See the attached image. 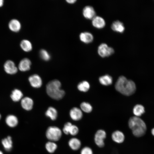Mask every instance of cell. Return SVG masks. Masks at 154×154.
Returning a JSON list of instances; mask_svg holds the SVG:
<instances>
[{
	"label": "cell",
	"instance_id": "cell-14",
	"mask_svg": "<svg viewBox=\"0 0 154 154\" xmlns=\"http://www.w3.org/2000/svg\"><path fill=\"white\" fill-rule=\"evenodd\" d=\"M8 26L9 29L15 33L19 32L21 28V24L20 22L16 19L11 20L9 23Z\"/></svg>",
	"mask_w": 154,
	"mask_h": 154
},
{
	"label": "cell",
	"instance_id": "cell-1",
	"mask_svg": "<svg viewBox=\"0 0 154 154\" xmlns=\"http://www.w3.org/2000/svg\"><path fill=\"white\" fill-rule=\"evenodd\" d=\"M116 90L121 94L130 96L133 94L136 90L135 83L132 80H128L124 76H120L115 85Z\"/></svg>",
	"mask_w": 154,
	"mask_h": 154
},
{
	"label": "cell",
	"instance_id": "cell-12",
	"mask_svg": "<svg viewBox=\"0 0 154 154\" xmlns=\"http://www.w3.org/2000/svg\"><path fill=\"white\" fill-rule=\"evenodd\" d=\"M92 24L93 26L98 29L104 28L106 25V22L104 19L102 17L96 16L92 20Z\"/></svg>",
	"mask_w": 154,
	"mask_h": 154
},
{
	"label": "cell",
	"instance_id": "cell-5",
	"mask_svg": "<svg viewBox=\"0 0 154 154\" xmlns=\"http://www.w3.org/2000/svg\"><path fill=\"white\" fill-rule=\"evenodd\" d=\"M98 53L102 58L108 57L114 54V50L111 47L109 46L105 43H102L98 46Z\"/></svg>",
	"mask_w": 154,
	"mask_h": 154
},
{
	"label": "cell",
	"instance_id": "cell-36",
	"mask_svg": "<svg viewBox=\"0 0 154 154\" xmlns=\"http://www.w3.org/2000/svg\"><path fill=\"white\" fill-rule=\"evenodd\" d=\"M0 154H3V153L0 150Z\"/></svg>",
	"mask_w": 154,
	"mask_h": 154
},
{
	"label": "cell",
	"instance_id": "cell-30",
	"mask_svg": "<svg viewBox=\"0 0 154 154\" xmlns=\"http://www.w3.org/2000/svg\"><path fill=\"white\" fill-rule=\"evenodd\" d=\"M78 131V127L75 125H72L70 127L69 133L71 135L74 136L76 135Z\"/></svg>",
	"mask_w": 154,
	"mask_h": 154
},
{
	"label": "cell",
	"instance_id": "cell-19",
	"mask_svg": "<svg viewBox=\"0 0 154 154\" xmlns=\"http://www.w3.org/2000/svg\"><path fill=\"white\" fill-rule=\"evenodd\" d=\"M5 122L9 126L14 127L17 125L18 121L17 117L13 115H9L7 116Z\"/></svg>",
	"mask_w": 154,
	"mask_h": 154
},
{
	"label": "cell",
	"instance_id": "cell-7",
	"mask_svg": "<svg viewBox=\"0 0 154 154\" xmlns=\"http://www.w3.org/2000/svg\"><path fill=\"white\" fill-rule=\"evenodd\" d=\"M3 67L5 72L9 74H14L18 71V68L16 66L14 62L11 60H7L4 64Z\"/></svg>",
	"mask_w": 154,
	"mask_h": 154
},
{
	"label": "cell",
	"instance_id": "cell-2",
	"mask_svg": "<svg viewBox=\"0 0 154 154\" xmlns=\"http://www.w3.org/2000/svg\"><path fill=\"white\" fill-rule=\"evenodd\" d=\"M61 84L58 80L49 81L46 84V91L47 94L50 98L56 100L61 99L64 96L65 91L60 89Z\"/></svg>",
	"mask_w": 154,
	"mask_h": 154
},
{
	"label": "cell",
	"instance_id": "cell-25",
	"mask_svg": "<svg viewBox=\"0 0 154 154\" xmlns=\"http://www.w3.org/2000/svg\"><path fill=\"white\" fill-rule=\"evenodd\" d=\"M145 112L144 107L140 104L136 105L133 109V113L135 116L139 117Z\"/></svg>",
	"mask_w": 154,
	"mask_h": 154
},
{
	"label": "cell",
	"instance_id": "cell-22",
	"mask_svg": "<svg viewBox=\"0 0 154 154\" xmlns=\"http://www.w3.org/2000/svg\"><path fill=\"white\" fill-rule=\"evenodd\" d=\"M21 48L25 52H29L32 50V45L31 42L29 40L23 39L22 40L20 44Z\"/></svg>",
	"mask_w": 154,
	"mask_h": 154
},
{
	"label": "cell",
	"instance_id": "cell-21",
	"mask_svg": "<svg viewBox=\"0 0 154 154\" xmlns=\"http://www.w3.org/2000/svg\"><path fill=\"white\" fill-rule=\"evenodd\" d=\"M68 145L72 149L74 150H77L80 147L81 142L78 139L76 138H72L69 140Z\"/></svg>",
	"mask_w": 154,
	"mask_h": 154
},
{
	"label": "cell",
	"instance_id": "cell-10",
	"mask_svg": "<svg viewBox=\"0 0 154 154\" xmlns=\"http://www.w3.org/2000/svg\"><path fill=\"white\" fill-rule=\"evenodd\" d=\"M31 64V61L29 59L27 58H24L19 62L18 68L22 72L28 71L30 70Z\"/></svg>",
	"mask_w": 154,
	"mask_h": 154
},
{
	"label": "cell",
	"instance_id": "cell-23",
	"mask_svg": "<svg viewBox=\"0 0 154 154\" xmlns=\"http://www.w3.org/2000/svg\"><path fill=\"white\" fill-rule=\"evenodd\" d=\"M45 115L46 116L49 117L52 120H55L57 117V111L52 107H50L46 111Z\"/></svg>",
	"mask_w": 154,
	"mask_h": 154
},
{
	"label": "cell",
	"instance_id": "cell-8",
	"mask_svg": "<svg viewBox=\"0 0 154 154\" xmlns=\"http://www.w3.org/2000/svg\"><path fill=\"white\" fill-rule=\"evenodd\" d=\"M82 14L85 18L89 20H92L96 16L94 8L90 5L86 6L84 8Z\"/></svg>",
	"mask_w": 154,
	"mask_h": 154
},
{
	"label": "cell",
	"instance_id": "cell-9",
	"mask_svg": "<svg viewBox=\"0 0 154 154\" xmlns=\"http://www.w3.org/2000/svg\"><path fill=\"white\" fill-rule=\"evenodd\" d=\"M28 80L31 86L34 88H39L42 85L41 78L37 74H34L30 76Z\"/></svg>",
	"mask_w": 154,
	"mask_h": 154
},
{
	"label": "cell",
	"instance_id": "cell-27",
	"mask_svg": "<svg viewBox=\"0 0 154 154\" xmlns=\"http://www.w3.org/2000/svg\"><path fill=\"white\" fill-rule=\"evenodd\" d=\"M57 145L54 142H48L45 144V148L47 151L50 153H54L56 149Z\"/></svg>",
	"mask_w": 154,
	"mask_h": 154
},
{
	"label": "cell",
	"instance_id": "cell-28",
	"mask_svg": "<svg viewBox=\"0 0 154 154\" xmlns=\"http://www.w3.org/2000/svg\"><path fill=\"white\" fill-rule=\"evenodd\" d=\"M81 109L86 113L91 112L92 110V107L89 103L85 102H82L80 105Z\"/></svg>",
	"mask_w": 154,
	"mask_h": 154
},
{
	"label": "cell",
	"instance_id": "cell-20",
	"mask_svg": "<svg viewBox=\"0 0 154 154\" xmlns=\"http://www.w3.org/2000/svg\"><path fill=\"white\" fill-rule=\"evenodd\" d=\"M100 83L102 85L108 86L111 85L113 82L112 77L110 75L106 74L100 77L99 78Z\"/></svg>",
	"mask_w": 154,
	"mask_h": 154
},
{
	"label": "cell",
	"instance_id": "cell-29",
	"mask_svg": "<svg viewBox=\"0 0 154 154\" xmlns=\"http://www.w3.org/2000/svg\"><path fill=\"white\" fill-rule=\"evenodd\" d=\"M39 55L42 59L45 61H48L50 58V54L46 50L44 49L40 51Z\"/></svg>",
	"mask_w": 154,
	"mask_h": 154
},
{
	"label": "cell",
	"instance_id": "cell-13",
	"mask_svg": "<svg viewBox=\"0 0 154 154\" xmlns=\"http://www.w3.org/2000/svg\"><path fill=\"white\" fill-rule=\"evenodd\" d=\"M33 103V100L28 97H24L21 100V105L22 108L27 111H30L32 109Z\"/></svg>",
	"mask_w": 154,
	"mask_h": 154
},
{
	"label": "cell",
	"instance_id": "cell-31",
	"mask_svg": "<svg viewBox=\"0 0 154 154\" xmlns=\"http://www.w3.org/2000/svg\"><path fill=\"white\" fill-rule=\"evenodd\" d=\"M72 125L71 123L70 122H66L64 124L62 130L63 132L65 134L68 135L69 134L70 129Z\"/></svg>",
	"mask_w": 154,
	"mask_h": 154
},
{
	"label": "cell",
	"instance_id": "cell-33",
	"mask_svg": "<svg viewBox=\"0 0 154 154\" xmlns=\"http://www.w3.org/2000/svg\"><path fill=\"white\" fill-rule=\"evenodd\" d=\"M66 1L67 3H68L70 4H74V3H75L76 1V0H66Z\"/></svg>",
	"mask_w": 154,
	"mask_h": 154
},
{
	"label": "cell",
	"instance_id": "cell-4",
	"mask_svg": "<svg viewBox=\"0 0 154 154\" xmlns=\"http://www.w3.org/2000/svg\"><path fill=\"white\" fill-rule=\"evenodd\" d=\"M62 131L60 128L55 126L48 127L46 132L47 138L51 141H58L61 137Z\"/></svg>",
	"mask_w": 154,
	"mask_h": 154
},
{
	"label": "cell",
	"instance_id": "cell-17",
	"mask_svg": "<svg viewBox=\"0 0 154 154\" xmlns=\"http://www.w3.org/2000/svg\"><path fill=\"white\" fill-rule=\"evenodd\" d=\"M112 138L114 142L119 143H123L125 139V136L123 133L119 130L114 131L112 134Z\"/></svg>",
	"mask_w": 154,
	"mask_h": 154
},
{
	"label": "cell",
	"instance_id": "cell-6",
	"mask_svg": "<svg viewBox=\"0 0 154 154\" xmlns=\"http://www.w3.org/2000/svg\"><path fill=\"white\" fill-rule=\"evenodd\" d=\"M106 134L105 131L103 129H99L96 132L94 140L96 144L100 147L104 146V140L106 138Z\"/></svg>",
	"mask_w": 154,
	"mask_h": 154
},
{
	"label": "cell",
	"instance_id": "cell-11",
	"mask_svg": "<svg viewBox=\"0 0 154 154\" xmlns=\"http://www.w3.org/2000/svg\"><path fill=\"white\" fill-rule=\"evenodd\" d=\"M69 114L71 118L76 121L79 120L83 116L82 112L81 110L76 107L72 108L70 110Z\"/></svg>",
	"mask_w": 154,
	"mask_h": 154
},
{
	"label": "cell",
	"instance_id": "cell-16",
	"mask_svg": "<svg viewBox=\"0 0 154 154\" xmlns=\"http://www.w3.org/2000/svg\"><path fill=\"white\" fill-rule=\"evenodd\" d=\"M80 40L85 44H89L92 42L94 40V36L90 32H85L81 33L79 35Z\"/></svg>",
	"mask_w": 154,
	"mask_h": 154
},
{
	"label": "cell",
	"instance_id": "cell-3",
	"mask_svg": "<svg viewBox=\"0 0 154 154\" xmlns=\"http://www.w3.org/2000/svg\"><path fill=\"white\" fill-rule=\"evenodd\" d=\"M128 124L135 136L140 137L145 134L147 130L146 125L144 121L139 117L135 116L131 117L128 121Z\"/></svg>",
	"mask_w": 154,
	"mask_h": 154
},
{
	"label": "cell",
	"instance_id": "cell-34",
	"mask_svg": "<svg viewBox=\"0 0 154 154\" xmlns=\"http://www.w3.org/2000/svg\"><path fill=\"white\" fill-rule=\"evenodd\" d=\"M4 1L3 0H0V7H1L3 5Z\"/></svg>",
	"mask_w": 154,
	"mask_h": 154
},
{
	"label": "cell",
	"instance_id": "cell-15",
	"mask_svg": "<svg viewBox=\"0 0 154 154\" xmlns=\"http://www.w3.org/2000/svg\"><path fill=\"white\" fill-rule=\"evenodd\" d=\"M111 27L114 31L120 33H123L125 30L123 23L119 20L114 21L112 23Z\"/></svg>",
	"mask_w": 154,
	"mask_h": 154
},
{
	"label": "cell",
	"instance_id": "cell-37",
	"mask_svg": "<svg viewBox=\"0 0 154 154\" xmlns=\"http://www.w3.org/2000/svg\"><path fill=\"white\" fill-rule=\"evenodd\" d=\"M1 114H0V119H1Z\"/></svg>",
	"mask_w": 154,
	"mask_h": 154
},
{
	"label": "cell",
	"instance_id": "cell-24",
	"mask_svg": "<svg viewBox=\"0 0 154 154\" xmlns=\"http://www.w3.org/2000/svg\"><path fill=\"white\" fill-rule=\"evenodd\" d=\"M1 143L5 150L9 151L11 150L12 147V141L11 136H8L2 139Z\"/></svg>",
	"mask_w": 154,
	"mask_h": 154
},
{
	"label": "cell",
	"instance_id": "cell-32",
	"mask_svg": "<svg viewBox=\"0 0 154 154\" xmlns=\"http://www.w3.org/2000/svg\"><path fill=\"white\" fill-rule=\"evenodd\" d=\"M80 154H93V152L91 148L88 147H85L81 150Z\"/></svg>",
	"mask_w": 154,
	"mask_h": 154
},
{
	"label": "cell",
	"instance_id": "cell-26",
	"mask_svg": "<svg viewBox=\"0 0 154 154\" xmlns=\"http://www.w3.org/2000/svg\"><path fill=\"white\" fill-rule=\"evenodd\" d=\"M90 88L89 83L86 81L80 82L77 85V88L80 91L84 92H87Z\"/></svg>",
	"mask_w": 154,
	"mask_h": 154
},
{
	"label": "cell",
	"instance_id": "cell-35",
	"mask_svg": "<svg viewBox=\"0 0 154 154\" xmlns=\"http://www.w3.org/2000/svg\"><path fill=\"white\" fill-rule=\"evenodd\" d=\"M151 133L152 135L154 136V128H153L151 130Z\"/></svg>",
	"mask_w": 154,
	"mask_h": 154
},
{
	"label": "cell",
	"instance_id": "cell-18",
	"mask_svg": "<svg viewBox=\"0 0 154 154\" xmlns=\"http://www.w3.org/2000/svg\"><path fill=\"white\" fill-rule=\"evenodd\" d=\"M10 96L13 102H16L21 100L23 98V94L20 90L15 89L12 91Z\"/></svg>",
	"mask_w": 154,
	"mask_h": 154
}]
</instances>
